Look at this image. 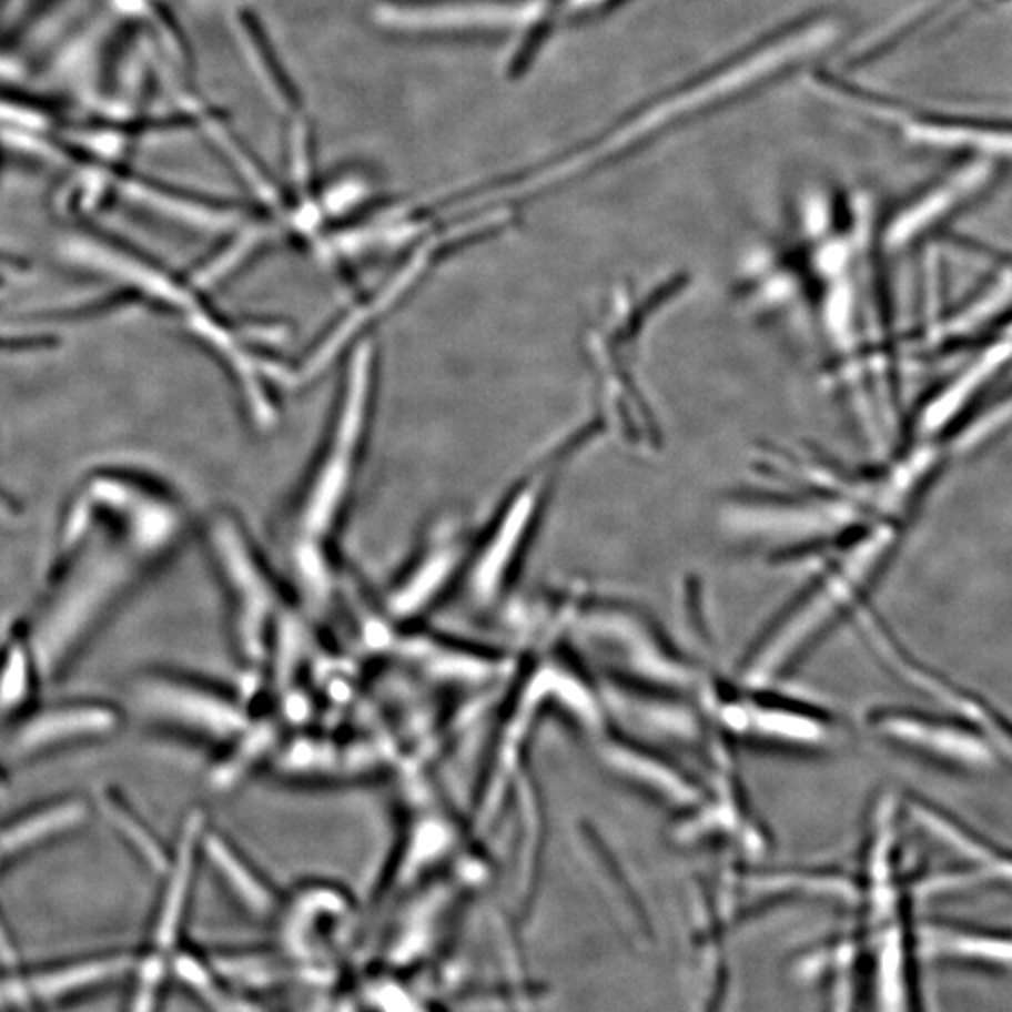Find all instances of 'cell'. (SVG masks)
<instances>
[{
  "label": "cell",
  "mask_w": 1012,
  "mask_h": 1012,
  "mask_svg": "<svg viewBox=\"0 0 1012 1012\" xmlns=\"http://www.w3.org/2000/svg\"><path fill=\"white\" fill-rule=\"evenodd\" d=\"M380 372V350L372 336L345 353L320 446L282 519L285 559L310 597H325L332 587L334 551L374 435Z\"/></svg>",
  "instance_id": "obj_1"
},
{
  "label": "cell",
  "mask_w": 1012,
  "mask_h": 1012,
  "mask_svg": "<svg viewBox=\"0 0 1012 1012\" xmlns=\"http://www.w3.org/2000/svg\"><path fill=\"white\" fill-rule=\"evenodd\" d=\"M70 250L81 269L105 280L119 302L162 314L216 358L257 426L265 428L274 421L276 392L291 383L293 370L260 350L250 328L211 306L205 287L195 277L184 280L151 255L100 231L72 241Z\"/></svg>",
  "instance_id": "obj_2"
},
{
  "label": "cell",
  "mask_w": 1012,
  "mask_h": 1012,
  "mask_svg": "<svg viewBox=\"0 0 1012 1012\" xmlns=\"http://www.w3.org/2000/svg\"><path fill=\"white\" fill-rule=\"evenodd\" d=\"M608 429L593 413L535 459L508 489L492 518L475 533L459 584L476 608L488 609L505 597L537 537L560 473Z\"/></svg>",
  "instance_id": "obj_3"
},
{
  "label": "cell",
  "mask_w": 1012,
  "mask_h": 1012,
  "mask_svg": "<svg viewBox=\"0 0 1012 1012\" xmlns=\"http://www.w3.org/2000/svg\"><path fill=\"white\" fill-rule=\"evenodd\" d=\"M206 548L230 603L236 649L246 662L260 664L271 649L280 587L246 525L227 508L205 519Z\"/></svg>",
  "instance_id": "obj_4"
},
{
  "label": "cell",
  "mask_w": 1012,
  "mask_h": 1012,
  "mask_svg": "<svg viewBox=\"0 0 1012 1012\" xmlns=\"http://www.w3.org/2000/svg\"><path fill=\"white\" fill-rule=\"evenodd\" d=\"M133 704L146 722L214 747L235 745L250 712L235 694L173 671L145 674L133 682Z\"/></svg>",
  "instance_id": "obj_5"
},
{
  "label": "cell",
  "mask_w": 1012,
  "mask_h": 1012,
  "mask_svg": "<svg viewBox=\"0 0 1012 1012\" xmlns=\"http://www.w3.org/2000/svg\"><path fill=\"white\" fill-rule=\"evenodd\" d=\"M742 690L728 692L711 687L704 692L701 707L707 717L729 737L796 748H816L831 741V722L820 712L767 694L766 687L745 685Z\"/></svg>",
  "instance_id": "obj_6"
},
{
  "label": "cell",
  "mask_w": 1012,
  "mask_h": 1012,
  "mask_svg": "<svg viewBox=\"0 0 1012 1012\" xmlns=\"http://www.w3.org/2000/svg\"><path fill=\"white\" fill-rule=\"evenodd\" d=\"M473 537L459 522L432 527L386 590V614L396 621L411 623L439 603L451 585L459 584Z\"/></svg>",
  "instance_id": "obj_7"
},
{
  "label": "cell",
  "mask_w": 1012,
  "mask_h": 1012,
  "mask_svg": "<svg viewBox=\"0 0 1012 1012\" xmlns=\"http://www.w3.org/2000/svg\"><path fill=\"white\" fill-rule=\"evenodd\" d=\"M598 748L606 767L657 801L679 808L682 812H694L709 801L706 791L694 778L651 748L606 731L600 736Z\"/></svg>",
  "instance_id": "obj_8"
},
{
  "label": "cell",
  "mask_w": 1012,
  "mask_h": 1012,
  "mask_svg": "<svg viewBox=\"0 0 1012 1012\" xmlns=\"http://www.w3.org/2000/svg\"><path fill=\"white\" fill-rule=\"evenodd\" d=\"M122 722L117 707L100 701H79L40 712L24 723L16 737L21 753L42 752L43 748L64 742L98 739L115 731Z\"/></svg>",
  "instance_id": "obj_9"
},
{
  "label": "cell",
  "mask_w": 1012,
  "mask_h": 1012,
  "mask_svg": "<svg viewBox=\"0 0 1012 1012\" xmlns=\"http://www.w3.org/2000/svg\"><path fill=\"white\" fill-rule=\"evenodd\" d=\"M872 722L880 731L898 741L927 748L930 752L954 761L981 766L992 758L986 742L982 741L979 733H971L970 729L960 728L957 723L897 711L876 712Z\"/></svg>",
  "instance_id": "obj_10"
},
{
  "label": "cell",
  "mask_w": 1012,
  "mask_h": 1012,
  "mask_svg": "<svg viewBox=\"0 0 1012 1012\" xmlns=\"http://www.w3.org/2000/svg\"><path fill=\"white\" fill-rule=\"evenodd\" d=\"M913 810L921 823H924L938 837L943 838V842L949 843L951 848L975 862L976 867L981 868V872L1012 883L1011 853H1005L992 843L984 842L973 832L951 820L949 816L941 813L935 808L928 807L924 802H917Z\"/></svg>",
  "instance_id": "obj_11"
},
{
  "label": "cell",
  "mask_w": 1012,
  "mask_h": 1012,
  "mask_svg": "<svg viewBox=\"0 0 1012 1012\" xmlns=\"http://www.w3.org/2000/svg\"><path fill=\"white\" fill-rule=\"evenodd\" d=\"M203 856L216 867L217 872L222 874L223 880L230 883L231 889H235L244 904L250 905L253 910H266L271 905V894L265 887V881H261L255 868L242 857L241 851L227 842V838L205 829Z\"/></svg>",
  "instance_id": "obj_12"
},
{
  "label": "cell",
  "mask_w": 1012,
  "mask_h": 1012,
  "mask_svg": "<svg viewBox=\"0 0 1012 1012\" xmlns=\"http://www.w3.org/2000/svg\"><path fill=\"white\" fill-rule=\"evenodd\" d=\"M239 24L257 72L261 73V78H265V84L276 97L277 102L284 103V108L287 109L298 108L295 84L291 83L290 75L282 67L276 49L272 48L271 38L266 37L265 27H261L260 19L250 10H244L239 16Z\"/></svg>",
  "instance_id": "obj_13"
},
{
  "label": "cell",
  "mask_w": 1012,
  "mask_h": 1012,
  "mask_svg": "<svg viewBox=\"0 0 1012 1012\" xmlns=\"http://www.w3.org/2000/svg\"><path fill=\"white\" fill-rule=\"evenodd\" d=\"M84 813V804L79 801L59 802L42 812L31 813L0 834V856L7 851L27 848L42 838H48L49 834L67 831L70 827L81 823Z\"/></svg>",
  "instance_id": "obj_14"
}]
</instances>
